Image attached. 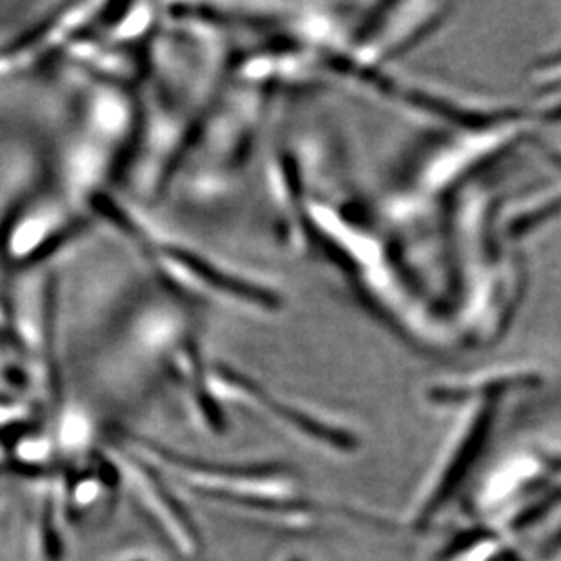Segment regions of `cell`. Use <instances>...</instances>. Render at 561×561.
Listing matches in <instances>:
<instances>
[{
    "mask_svg": "<svg viewBox=\"0 0 561 561\" xmlns=\"http://www.w3.org/2000/svg\"><path fill=\"white\" fill-rule=\"evenodd\" d=\"M293 561H297V560H293Z\"/></svg>",
    "mask_w": 561,
    "mask_h": 561,
    "instance_id": "5",
    "label": "cell"
},
{
    "mask_svg": "<svg viewBox=\"0 0 561 561\" xmlns=\"http://www.w3.org/2000/svg\"><path fill=\"white\" fill-rule=\"evenodd\" d=\"M535 82L541 88H560L561 85V48L536 66Z\"/></svg>",
    "mask_w": 561,
    "mask_h": 561,
    "instance_id": "3",
    "label": "cell"
},
{
    "mask_svg": "<svg viewBox=\"0 0 561 561\" xmlns=\"http://www.w3.org/2000/svg\"><path fill=\"white\" fill-rule=\"evenodd\" d=\"M121 466L131 482L133 491L137 493L149 513L153 514V518L159 519L160 527L164 529L165 535L170 536V540L181 549L182 554L193 551L196 547L193 527L187 516L182 513L181 505L165 489L164 483L160 482L149 466L133 456L124 455L121 458Z\"/></svg>",
    "mask_w": 561,
    "mask_h": 561,
    "instance_id": "1",
    "label": "cell"
},
{
    "mask_svg": "<svg viewBox=\"0 0 561 561\" xmlns=\"http://www.w3.org/2000/svg\"><path fill=\"white\" fill-rule=\"evenodd\" d=\"M493 405L483 409L482 413L478 414V419H474L471 430L456 450V455L453 456L447 471L439 478L438 488L435 489L430 502L425 503L422 516H420V525L427 524L438 513L439 508L444 507L445 502H449L450 496L455 494L461 480L466 478L467 472L471 469L472 461L477 460L480 453H482L483 445L488 442L489 431L493 427Z\"/></svg>",
    "mask_w": 561,
    "mask_h": 561,
    "instance_id": "2",
    "label": "cell"
},
{
    "mask_svg": "<svg viewBox=\"0 0 561 561\" xmlns=\"http://www.w3.org/2000/svg\"><path fill=\"white\" fill-rule=\"evenodd\" d=\"M483 536L485 535H482V533H471V535H469V543H478V541L482 540ZM456 543H460V546L458 547H455V549H453V552H461V549H463V540H458L456 541Z\"/></svg>",
    "mask_w": 561,
    "mask_h": 561,
    "instance_id": "4",
    "label": "cell"
}]
</instances>
